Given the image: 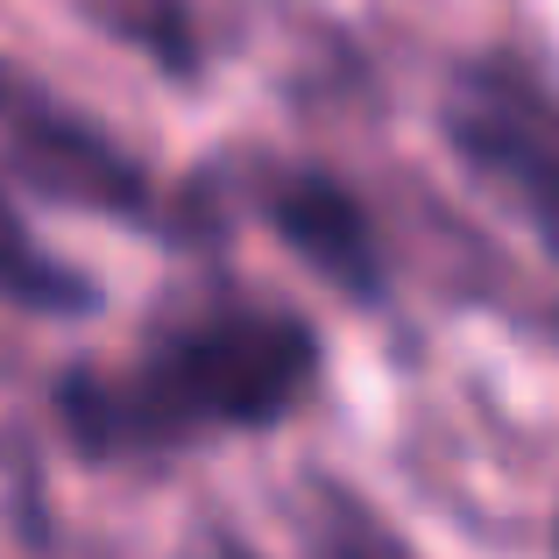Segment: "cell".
I'll return each mask as SVG.
<instances>
[{
	"label": "cell",
	"mask_w": 559,
	"mask_h": 559,
	"mask_svg": "<svg viewBox=\"0 0 559 559\" xmlns=\"http://www.w3.org/2000/svg\"><path fill=\"white\" fill-rule=\"evenodd\" d=\"M326 390V333L276 290L227 270L150 305L114 355H71L43 382L57 447L93 475H135L284 432Z\"/></svg>",
	"instance_id": "cell-1"
},
{
	"label": "cell",
	"mask_w": 559,
	"mask_h": 559,
	"mask_svg": "<svg viewBox=\"0 0 559 559\" xmlns=\"http://www.w3.org/2000/svg\"><path fill=\"white\" fill-rule=\"evenodd\" d=\"M432 128L447 164L559 270V71L510 36L461 50Z\"/></svg>",
	"instance_id": "cell-2"
},
{
	"label": "cell",
	"mask_w": 559,
	"mask_h": 559,
	"mask_svg": "<svg viewBox=\"0 0 559 559\" xmlns=\"http://www.w3.org/2000/svg\"><path fill=\"white\" fill-rule=\"evenodd\" d=\"M8 185L14 205L85 213L164 248H199L213 234V205L199 199V185L164 191L156 170L99 114H85L57 85H43L28 64L8 71Z\"/></svg>",
	"instance_id": "cell-3"
},
{
	"label": "cell",
	"mask_w": 559,
	"mask_h": 559,
	"mask_svg": "<svg viewBox=\"0 0 559 559\" xmlns=\"http://www.w3.org/2000/svg\"><path fill=\"white\" fill-rule=\"evenodd\" d=\"M248 213L276 234L312 284H326L355 312H382L396 298V262L382 241L369 199L319 164H255L248 170Z\"/></svg>",
	"instance_id": "cell-4"
},
{
	"label": "cell",
	"mask_w": 559,
	"mask_h": 559,
	"mask_svg": "<svg viewBox=\"0 0 559 559\" xmlns=\"http://www.w3.org/2000/svg\"><path fill=\"white\" fill-rule=\"evenodd\" d=\"M213 559H425V552L347 475H298L290 489H276V532L270 538L227 524Z\"/></svg>",
	"instance_id": "cell-5"
},
{
	"label": "cell",
	"mask_w": 559,
	"mask_h": 559,
	"mask_svg": "<svg viewBox=\"0 0 559 559\" xmlns=\"http://www.w3.org/2000/svg\"><path fill=\"white\" fill-rule=\"evenodd\" d=\"M85 14H93L121 50H135L156 79L191 85L205 71V50H213V43H205L199 0H85Z\"/></svg>",
	"instance_id": "cell-6"
},
{
	"label": "cell",
	"mask_w": 559,
	"mask_h": 559,
	"mask_svg": "<svg viewBox=\"0 0 559 559\" xmlns=\"http://www.w3.org/2000/svg\"><path fill=\"white\" fill-rule=\"evenodd\" d=\"M8 298H14L22 319H50V326H79V319L107 312L99 276L79 270V262H64V255H50L36 219H28V205L14 213V241H8Z\"/></svg>",
	"instance_id": "cell-7"
},
{
	"label": "cell",
	"mask_w": 559,
	"mask_h": 559,
	"mask_svg": "<svg viewBox=\"0 0 559 559\" xmlns=\"http://www.w3.org/2000/svg\"><path fill=\"white\" fill-rule=\"evenodd\" d=\"M546 559H559V510H552V532H546Z\"/></svg>",
	"instance_id": "cell-8"
}]
</instances>
